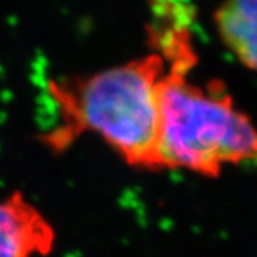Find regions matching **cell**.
Instances as JSON below:
<instances>
[{
  "instance_id": "obj_3",
  "label": "cell",
  "mask_w": 257,
  "mask_h": 257,
  "mask_svg": "<svg viewBox=\"0 0 257 257\" xmlns=\"http://www.w3.org/2000/svg\"><path fill=\"white\" fill-rule=\"evenodd\" d=\"M55 246L53 224L25 194L0 197V257H47Z\"/></svg>"
},
{
  "instance_id": "obj_1",
  "label": "cell",
  "mask_w": 257,
  "mask_h": 257,
  "mask_svg": "<svg viewBox=\"0 0 257 257\" xmlns=\"http://www.w3.org/2000/svg\"><path fill=\"white\" fill-rule=\"evenodd\" d=\"M166 73V57L153 52L83 77L52 82L59 123L43 138L47 146L63 150L83 135H93L128 166L163 170L160 139Z\"/></svg>"
},
{
  "instance_id": "obj_4",
  "label": "cell",
  "mask_w": 257,
  "mask_h": 257,
  "mask_svg": "<svg viewBox=\"0 0 257 257\" xmlns=\"http://www.w3.org/2000/svg\"><path fill=\"white\" fill-rule=\"evenodd\" d=\"M223 45L257 72V0H224L213 15Z\"/></svg>"
},
{
  "instance_id": "obj_2",
  "label": "cell",
  "mask_w": 257,
  "mask_h": 257,
  "mask_svg": "<svg viewBox=\"0 0 257 257\" xmlns=\"http://www.w3.org/2000/svg\"><path fill=\"white\" fill-rule=\"evenodd\" d=\"M162 53L163 82L160 156L163 170L214 177L231 166L257 165V127L223 86H199L189 79L196 62L186 30L169 36Z\"/></svg>"
}]
</instances>
